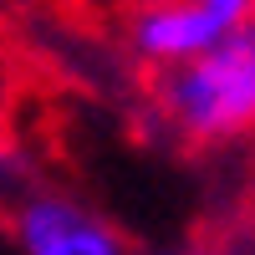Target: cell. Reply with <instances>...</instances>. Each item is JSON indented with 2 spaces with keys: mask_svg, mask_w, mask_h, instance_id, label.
<instances>
[{
  "mask_svg": "<svg viewBox=\"0 0 255 255\" xmlns=\"http://www.w3.org/2000/svg\"><path fill=\"white\" fill-rule=\"evenodd\" d=\"M199 5L215 15L225 31H240V26H250V20H255V0H199Z\"/></svg>",
  "mask_w": 255,
  "mask_h": 255,
  "instance_id": "277c9868",
  "label": "cell"
},
{
  "mask_svg": "<svg viewBox=\"0 0 255 255\" xmlns=\"http://www.w3.org/2000/svg\"><path fill=\"white\" fill-rule=\"evenodd\" d=\"M220 36H230L199 0H138L128 15V51L143 67L168 72L209 51Z\"/></svg>",
  "mask_w": 255,
  "mask_h": 255,
  "instance_id": "3957f363",
  "label": "cell"
},
{
  "mask_svg": "<svg viewBox=\"0 0 255 255\" xmlns=\"http://www.w3.org/2000/svg\"><path fill=\"white\" fill-rule=\"evenodd\" d=\"M15 250L20 255H128V240L67 194H31L15 209Z\"/></svg>",
  "mask_w": 255,
  "mask_h": 255,
  "instance_id": "7a4b0ae2",
  "label": "cell"
},
{
  "mask_svg": "<svg viewBox=\"0 0 255 255\" xmlns=\"http://www.w3.org/2000/svg\"><path fill=\"white\" fill-rule=\"evenodd\" d=\"M158 108L189 143H235L255 133V20L220 36L184 67L158 72Z\"/></svg>",
  "mask_w": 255,
  "mask_h": 255,
  "instance_id": "6da1fadb",
  "label": "cell"
}]
</instances>
